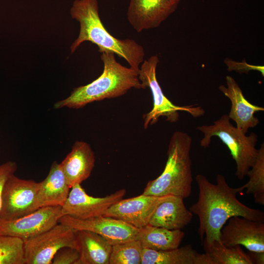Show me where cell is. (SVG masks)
Here are the masks:
<instances>
[{"label": "cell", "mask_w": 264, "mask_h": 264, "mask_svg": "<svg viewBox=\"0 0 264 264\" xmlns=\"http://www.w3.org/2000/svg\"><path fill=\"white\" fill-rule=\"evenodd\" d=\"M196 180L199 190L198 199L189 210L198 218V233L203 246L208 247L215 241L220 242L221 229L232 217L264 221V212L240 201L236 195L242 192L240 187L229 186L223 175L217 176L216 184L201 174L198 175Z\"/></svg>", "instance_id": "cell-1"}, {"label": "cell", "mask_w": 264, "mask_h": 264, "mask_svg": "<svg viewBox=\"0 0 264 264\" xmlns=\"http://www.w3.org/2000/svg\"><path fill=\"white\" fill-rule=\"evenodd\" d=\"M72 19L80 23L78 38L70 46L73 53L84 42L97 45L99 50H106L124 59L130 67L139 70L144 60L145 51L135 41L121 40L113 36L103 25L99 15L97 0H75L70 9Z\"/></svg>", "instance_id": "cell-2"}, {"label": "cell", "mask_w": 264, "mask_h": 264, "mask_svg": "<svg viewBox=\"0 0 264 264\" xmlns=\"http://www.w3.org/2000/svg\"><path fill=\"white\" fill-rule=\"evenodd\" d=\"M99 51L104 65L101 75L90 83L74 88L68 97L55 103L54 109H78L94 101L121 96L132 88L143 89L139 70L122 65L111 51Z\"/></svg>", "instance_id": "cell-3"}, {"label": "cell", "mask_w": 264, "mask_h": 264, "mask_svg": "<svg viewBox=\"0 0 264 264\" xmlns=\"http://www.w3.org/2000/svg\"><path fill=\"white\" fill-rule=\"evenodd\" d=\"M192 142V138L187 133L181 131L173 133L169 143L164 170L157 178L148 182L143 194L156 197L174 195L184 199L191 195Z\"/></svg>", "instance_id": "cell-4"}, {"label": "cell", "mask_w": 264, "mask_h": 264, "mask_svg": "<svg viewBox=\"0 0 264 264\" xmlns=\"http://www.w3.org/2000/svg\"><path fill=\"white\" fill-rule=\"evenodd\" d=\"M196 129L203 133L200 141V145L203 148L209 146L214 136L219 137L227 147L236 164V176L242 180L257 157V134L251 132L246 135L231 124L227 114L221 115L212 125L198 126Z\"/></svg>", "instance_id": "cell-5"}, {"label": "cell", "mask_w": 264, "mask_h": 264, "mask_svg": "<svg viewBox=\"0 0 264 264\" xmlns=\"http://www.w3.org/2000/svg\"><path fill=\"white\" fill-rule=\"evenodd\" d=\"M159 62L157 55L151 56L144 60L138 71V78L143 89L149 88L153 98V109L143 116L144 128L146 129L149 125L156 123L161 116L165 117L166 120L168 122H176L179 120V111H186L194 117L203 115L205 110L201 106L195 105L177 106L166 97L156 78V70Z\"/></svg>", "instance_id": "cell-6"}, {"label": "cell", "mask_w": 264, "mask_h": 264, "mask_svg": "<svg viewBox=\"0 0 264 264\" xmlns=\"http://www.w3.org/2000/svg\"><path fill=\"white\" fill-rule=\"evenodd\" d=\"M23 242L25 264H52L61 248L77 249L75 230L60 223Z\"/></svg>", "instance_id": "cell-7"}, {"label": "cell", "mask_w": 264, "mask_h": 264, "mask_svg": "<svg viewBox=\"0 0 264 264\" xmlns=\"http://www.w3.org/2000/svg\"><path fill=\"white\" fill-rule=\"evenodd\" d=\"M40 182L11 176L4 186L0 208V219L14 220L34 212Z\"/></svg>", "instance_id": "cell-8"}, {"label": "cell", "mask_w": 264, "mask_h": 264, "mask_svg": "<svg viewBox=\"0 0 264 264\" xmlns=\"http://www.w3.org/2000/svg\"><path fill=\"white\" fill-rule=\"evenodd\" d=\"M63 216L61 206H48L16 219H0V235L15 237L24 241L51 228Z\"/></svg>", "instance_id": "cell-9"}, {"label": "cell", "mask_w": 264, "mask_h": 264, "mask_svg": "<svg viewBox=\"0 0 264 264\" xmlns=\"http://www.w3.org/2000/svg\"><path fill=\"white\" fill-rule=\"evenodd\" d=\"M59 223L74 230H84L95 233L112 245L136 240L139 229L117 219L104 216L78 219L63 216Z\"/></svg>", "instance_id": "cell-10"}, {"label": "cell", "mask_w": 264, "mask_h": 264, "mask_svg": "<svg viewBox=\"0 0 264 264\" xmlns=\"http://www.w3.org/2000/svg\"><path fill=\"white\" fill-rule=\"evenodd\" d=\"M65 203L61 207L63 216L84 220L103 216L112 205L122 199L126 194L121 189L105 197L88 195L81 184L73 185Z\"/></svg>", "instance_id": "cell-11"}, {"label": "cell", "mask_w": 264, "mask_h": 264, "mask_svg": "<svg viewBox=\"0 0 264 264\" xmlns=\"http://www.w3.org/2000/svg\"><path fill=\"white\" fill-rule=\"evenodd\" d=\"M220 231V240L228 246L242 245L248 251L264 252V223L240 217H231Z\"/></svg>", "instance_id": "cell-12"}, {"label": "cell", "mask_w": 264, "mask_h": 264, "mask_svg": "<svg viewBox=\"0 0 264 264\" xmlns=\"http://www.w3.org/2000/svg\"><path fill=\"white\" fill-rule=\"evenodd\" d=\"M180 0H131L127 19L137 32L159 26L176 9Z\"/></svg>", "instance_id": "cell-13"}, {"label": "cell", "mask_w": 264, "mask_h": 264, "mask_svg": "<svg viewBox=\"0 0 264 264\" xmlns=\"http://www.w3.org/2000/svg\"><path fill=\"white\" fill-rule=\"evenodd\" d=\"M163 197L142 194L135 197L122 198L109 208L103 216L122 220L139 229L149 224Z\"/></svg>", "instance_id": "cell-14"}, {"label": "cell", "mask_w": 264, "mask_h": 264, "mask_svg": "<svg viewBox=\"0 0 264 264\" xmlns=\"http://www.w3.org/2000/svg\"><path fill=\"white\" fill-rule=\"evenodd\" d=\"M225 79L227 86L220 85L219 88L231 102V109L228 115L230 120L236 123V127L246 134L249 128L259 124V120L254 114L257 111H264V108L249 103L233 77L226 76Z\"/></svg>", "instance_id": "cell-15"}, {"label": "cell", "mask_w": 264, "mask_h": 264, "mask_svg": "<svg viewBox=\"0 0 264 264\" xmlns=\"http://www.w3.org/2000/svg\"><path fill=\"white\" fill-rule=\"evenodd\" d=\"M181 197L163 196L155 207L149 225L169 230L183 228L190 223L193 213L186 207Z\"/></svg>", "instance_id": "cell-16"}, {"label": "cell", "mask_w": 264, "mask_h": 264, "mask_svg": "<svg viewBox=\"0 0 264 264\" xmlns=\"http://www.w3.org/2000/svg\"><path fill=\"white\" fill-rule=\"evenodd\" d=\"M70 189L60 164L54 161L46 178L40 182L34 211L44 207H62L68 196Z\"/></svg>", "instance_id": "cell-17"}, {"label": "cell", "mask_w": 264, "mask_h": 264, "mask_svg": "<svg viewBox=\"0 0 264 264\" xmlns=\"http://www.w3.org/2000/svg\"><path fill=\"white\" fill-rule=\"evenodd\" d=\"M60 164L71 188L75 184H81L90 176L95 164L94 154L88 143L77 141Z\"/></svg>", "instance_id": "cell-18"}, {"label": "cell", "mask_w": 264, "mask_h": 264, "mask_svg": "<svg viewBox=\"0 0 264 264\" xmlns=\"http://www.w3.org/2000/svg\"><path fill=\"white\" fill-rule=\"evenodd\" d=\"M78 264H109L112 244L101 236L87 230H75Z\"/></svg>", "instance_id": "cell-19"}, {"label": "cell", "mask_w": 264, "mask_h": 264, "mask_svg": "<svg viewBox=\"0 0 264 264\" xmlns=\"http://www.w3.org/2000/svg\"><path fill=\"white\" fill-rule=\"evenodd\" d=\"M141 264H213L206 253H199L191 244L164 251L143 249Z\"/></svg>", "instance_id": "cell-20"}, {"label": "cell", "mask_w": 264, "mask_h": 264, "mask_svg": "<svg viewBox=\"0 0 264 264\" xmlns=\"http://www.w3.org/2000/svg\"><path fill=\"white\" fill-rule=\"evenodd\" d=\"M184 237L181 229L169 230L148 224L139 229L136 240L144 248L164 251L178 247Z\"/></svg>", "instance_id": "cell-21"}, {"label": "cell", "mask_w": 264, "mask_h": 264, "mask_svg": "<svg viewBox=\"0 0 264 264\" xmlns=\"http://www.w3.org/2000/svg\"><path fill=\"white\" fill-rule=\"evenodd\" d=\"M213 264H254L241 245L228 246L221 242L215 241L208 246H203Z\"/></svg>", "instance_id": "cell-22"}, {"label": "cell", "mask_w": 264, "mask_h": 264, "mask_svg": "<svg viewBox=\"0 0 264 264\" xmlns=\"http://www.w3.org/2000/svg\"><path fill=\"white\" fill-rule=\"evenodd\" d=\"M249 180L240 187L242 191L252 194L257 204L264 205V144L258 149L256 160L248 171L247 175Z\"/></svg>", "instance_id": "cell-23"}, {"label": "cell", "mask_w": 264, "mask_h": 264, "mask_svg": "<svg viewBox=\"0 0 264 264\" xmlns=\"http://www.w3.org/2000/svg\"><path fill=\"white\" fill-rule=\"evenodd\" d=\"M143 249L137 240L113 244L109 264H141Z\"/></svg>", "instance_id": "cell-24"}, {"label": "cell", "mask_w": 264, "mask_h": 264, "mask_svg": "<svg viewBox=\"0 0 264 264\" xmlns=\"http://www.w3.org/2000/svg\"><path fill=\"white\" fill-rule=\"evenodd\" d=\"M0 264H25L22 240L0 235Z\"/></svg>", "instance_id": "cell-25"}, {"label": "cell", "mask_w": 264, "mask_h": 264, "mask_svg": "<svg viewBox=\"0 0 264 264\" xmlns=\"http://www.w3.org/2000/svg\"><path fill=\"white\" fill-rule=\"evenodd\" d=\"M79 259V254L76 249L64 247L56 253L52 264H78Z\"/></svg>", "instance_id": "cell-26"}, {"label": "cell", "mask_w": 264, "mask_h": 264, "mask_svg": "<svg viewBox=\"0 0 264 264\" xmlns=\"http://www.w3.org/2000/svg\"><path fill=\"white\" fill-rule=\"evenodd\" d=\"M17 169V164L12 161H8L0 165V208L2 192L5 183L9 177L15 174Z\"/></svg>", "instance_id": "cell-27"}, {"label": "cell", "mask_w": 264, "mask_h": 264, "mask_svg": "<svg viewBox=\"0 0 264 264\" xmlns=\"http://www.w3.org/2000/svg\"><path fill=\"white\" fill-rule=\"evenodd\" d=\"M225 63L228 66L229 71L235 70L238 73H247L250 70H257L264 75V67L262 66H254L249 65L245 61L237 62L232 60L225 61Z\"/></svg>", "instance_id": "cell-28"}, {"label": "cell", "mask_w": 264, "mask_h": 264, "mask_svg": "<svg viewBox=\"0 0 264 264\" xmlns=\"http://www.w3.org/2000/svg\"><path fill=\"white\" fill-rule=\"evenodd\" d=\"M248 254L251 258L253 264H264V252L249 251Z\"/></svg>", "instance_id": "cell-29"}]
</instances>
